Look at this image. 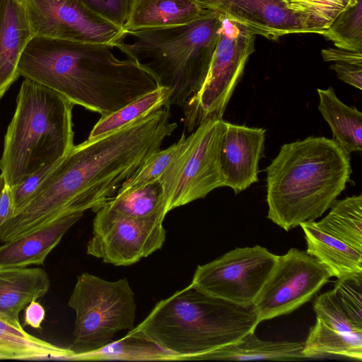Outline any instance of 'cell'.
<instances>
[{"instance_id": "obj_26", "label": "cell", "mask_w": 362, "mask_h": 362, "mask_svg": "<svg viewBox=\"0 0 362 362\" xmlns=\"http://www.w3.org/2000/svg\"><path fill=\"white\" fill-rule=\"evenodd\" d=\"M73 360L171 361L175 356L144 337L129 330L126 336L101 349L74 356Z\"/></svg>"}, {"instance_id": "obj_3", "label": "cell", "mask_w": 362, "mask_h": 362, "mask_svg": "<svg viewBox=\"0 0 362 362\" xmlns=\"http://www.w3.org/2000/svg\"><path fill=\"white\" fill-rule=\"evenodd\" d=\"M265 170L267 218L286 231L320 217L352 173L350 154L325 136L283 144Z\"/></svg>"}, {"instance_id": "obj_4", "label": "cell", "mask_w": 362, "mask_h": 362, "mask_svg": "<svg viewBox=\"0 0 362 362\" xmlns=\"http://www.w3.org/2000/svg\"><path fill=\"white\" fill-rule=\"evenodd\" d=\"M259 322L254 305L236 304L190 284L159 301L132 330L176 360H201L255 331Z\"/></svg>"}, {"instance_id": "obj_10", "label": "cell", "mask_w": 362, "mask_h": 362, "mask_svg": "<svg viewBox=\"0 0 362 362\" xmlns=\"http://www.w3.org/2000/svg\"><path fill=\"white\" fill-rule=\"evenodd\" d=\"M277 257L259 245L237 247L210 262L198 265L191 284L234 303L253 305Z\"/></svg>"}, {"instance_id": "obj_6", "label": "cell", "mask_w": 362, "mask_h": 362, "mask_svg": "<svg viewBox=\"0 0 362 362\" xmlns=\"http://www.w3.org/2000/svg\"><path fill=\"white\" fill-rule=\"evenodd\" d=\"M74 104L35 81L22 82L4 139L0 170L10 188L73 148Z\"/></svg>"}, {"instance_id": "obj_1", "label": "cell", "mask_w": 362, "mask_h": 362, "mask_svg": "<svg viewBox=\"0 0 362 362\" xmlns=\"http://www.w3.org/2000/svg\"><path fill=\"white\" fill-rule=\"evenodd\" d=\"M170 107L110 133L74 146L59 160L25 206L9 221L23 235L64 216L93 211L113 197L177 124Z\"/></svg>"}, {"instance_id": "obj_23", "label": "cell", "mask_w": 362, "mask_h": 362, "mask_svg": "<svg viewBox=\"0 0 362 362\" xmlns=\"http://www.w3.org/2000/svg\"><path fill=\"white\" fill-rule=\"evenodd\" d=\"M0 353L4 359L69 358L74 352L35 337L0 315Z\"/></svg>"}, {"instance_id": "obj_9", "label": "cell", "mask_w": 362, "mask_h": 362, "mask_svg": "<svg viewBox=\"0 0 362 362\" xmlns=\"http://www.w3.org/2000/svg\"><path fill=\"white\" fill-rule=\"evenodd\" d=\"M255 35L221 16L216 47L200 90L184 105L185 127L192 132L206 120L220 119L255 51Z\"/></svg>"}, {"instance_id": "obj_11", "label": "cell", "mask_w": 362, "mask_h": 362, "mask_svg": "<svg viewBox=\"0 0 362 362\" xmlns=\"http://www.w3.org/2000/svg\"><path fill=\"white\" fill-rule=\"evenodd\" d=\"M94 211L93 235L86 252L103 262L129 266L160 249L165 242L163 215L132 218L102 207Z\"/></svg>"}, {"instance_id": "obj_36", "label": "cell", "mask_w": 362, "mask_h": 362, "mask_svg": "<svg viewBox=\"0 0 362 362\" xmlns=\"http://www.w3.org/2000/svg\"><path fill=\"white\" fill-rule=\"evenodd\" d=\"M329 68L335 71L339 79L361 90L362 66L351 64L334 63L330 65Z\"/></svg>"}, {"instance_id": "obj_41", "label": "cell", "mask_w": 362, "mask_h": 362, "mask_svg": "<svg viewBox=\"0 0 362 362\" xmlns=\"http://www.w3.org/2000/svg\"><path fill=\"white\" fill-rule=\"evenodd\" d=\"M0 359H4V357H3V356L1 354V353H0Z\"/></svg>"}, {"instance_id": "obj_29", "label": "cell", "mask_w": 362, "mask_h": 362, "mask_svg": "<svg viewBox=\"0 0 362 362\" xmlns=\"http://www.w3.org/2000/svg\"><path fill=\"white\" fill-rule=\"evenodd\" d=\"M351 0H284L286 7L298 18L305 33L327 29Z\"/></svg>"}, {"instance_id": "obj_18", "label": "cell", "mask_w": 362, "mask_h": 362, "mask_svg": "<svg viewBox=\"0 0 362 362\" xmlns=\"http://www.w3.org/2000/svg\"><path fill=\"white\" fill-rule=\"evenodd\" d=\"M49 287L48 274L42 268H0V315L21 325L20 312L44 296Z\"/></svg>"}, {"instance_id": "obj_22", "label": "cell", "mask_w": 362, "mask_h": 362, "mask_svg": "<svg viewBox=\"0 0 362 362\" xmlns=\"http://www.w3.org/2000/svg\"><path fill=\"white\" fill-rule=\"evenodd\" d=\"M318 110L329 125L333 139L348 153L362 150V113L342 103L332 87L317 90Z\"/></svg>"}, {"instance_id": "obj_31", "label": "cell", "mask_w": 362, "mask_h": 362, "mask_svg": "<svg viewBox=\"0 0 362 362\" xmlns=\"http://www.w3.org/2000/svg\"><path fill=\"white\" fill-rule=\"evenodd\" d=\"M177 148V142L156 152L122 183L117 193H123L158 181L170 163Z\"/></svg>"}, {"instance_id": "obj_12", "label": "cell", "mask_w": 362, "mask_h": 362, "mask_svg": "<svg viewBox=\"0 0 362 362\" xmlns=\"http://www.w3.org/2000/svg\"><path fill=\"white\" fill-rule=\"evenodd\" d=\"M332 277L314 257L297 248L278 255L254 301L259 322L296 310L310 301Z\"/></svg>"}, {"instance_id": "obj_39", "label": "cell", "mask_w": 362, "mask_h": 362, "mask_svg": "<svg viewBox=\"0 0 362 362\" xmlns=\"http://www.w3.org/2000/svg\"><path fill=\"white\" fill-rule=\"evenodd\" d=\"M11 188L5 184L0 192V227L13 216Z\"/></svg>"}, {"instance_id": "obj_38", "label": "cell", "mask_w": 362, "mask_h": 362, "mask_svg": "<svg viewBox=\"0 0 362 362\" xmlns=\"http://www.w3.org/2000/svg\"><path fill=\"white\" fill-rule=\"evenodd\" d=\"M45 318V308L36 300L31 301L25 308L24 326L28 325L34 329H41V324Z\"/></svg>"}, {"instance_id": "obj_25", "label": "cell", "mask_w": 362, "mask_h": 362, "mask_svg": "<svg viewBox=\"0 0 362 362\" xmlns=\"http://www.w3.org/2000/svg\"><path fill=\"white\" fill-rule=\"evenodd\" d=\"M303 354L308 358L335 354L361 361L362 333L336 330L316 317L315 324L303 343Z\"/></svg>"}, {"instance_id": "obj_8", "label": "cell", "mask_w": 362, "mask_h": 362, "mask_svg": "<svg viewBox=\"0 0 362 362\" xmlns=\"http://www.w3.org/2000/svg\"><path fill=\"white\" fill-rule=\"evenodd\" d=\"M223 118L206 120L177 141L170 163L158 180L165 213L205 197L223 186L219 150Z\"/></svg>"}, {"instance_id": "obj_33", "label": "cell", "mask_w": 362, "mask_h": 362, "mask_svg": "<svg viewBox=\"0 0 362 362\" xmlns=\"http://www.w3.org/2000/svg\"><path fill=\"white\" fill-rule=\"evenodd\" d=\"M333 289L349 319L362 328V279H338Z\"/></svg>"}, {"instance_id": "obj_32", "label": "cell", "mask_w": 362, "mask_h": 362, "mask_svg": "<svg viewBox=\"0 0 362 362\" xmlns=\"http://www.w3.org/2000/svg\"><path fill=\"white\" fill-rule=\"evenodd\" d=\"M313 310L316 317L332 329L347 333H362V328L346 315L334 289L319 296L313 304Z\"/></svg>"}, {"instance_id": "obj_16", "label": "cell", "mask_w": 362, "mask_h": 362, "mask_svg": "<svg viewBox=\"0 0 362 362\" xmlns=\"http://www.w3.org/2000/svg\"><path fill=\"white\" fill-rule=\"evenodd\" d=\"M34 36L21 0H0V100L19 78L20 59Z\"/></svg>"}, {"instance_id": "obj_40", "label": "cell", "mask_w": 362, "mask_h": 362, "mask_svg": "<svg viewBox=\"0 0 362 362\" xmlns=\"http://www.w3.org/2000/svg\"><path fill=\"white\" fill-rule=\"evenodd\" d=\"M5 180L4 175L1 173L0 174V192L5 186Z\"/></svg>"}, {"instance_id": "obj_24", "label": "cell", "mask_w": 362, "mask_h": 362, "mask_svg": "<svg viewBox=\"0 0 362 362\" xmlns=\"http://www.w3.org/2000/svg\"><path fill=\"white\" fill-rule=\"evenodd\" d=\"M316 226L322 231L362 250V195L336 200Z\"/></svg>"}, {"instance_id": "obj_21", "label": "cell", "mask_w": 362, "mask_h": 362, "mask_svg": "<svg viewBox=\"0 0 362 362\" xmlns=\"http://www.w3.org/2000/svg\"><path fill=\"white\" fill-rule=\"evenodd\" d=\"M303 343L271 341L259 339L255 331L239 341L209 353L201 360L213 361H296L308 359L303 354Z\"/></svg>"}, {"instance_id": "obj_28", "label": "cell", "mask_w": 362, "mask_h": 362, "mask_svg": "<svg viewBox=\"0 0 362 362\" xmlns=\"http://www.w3.org/2000/svg\"><path fill=\"white\" fill-rule=\"evenodd\" d=\"M100 207L132 218L158 214L165 216L167 214L162 198V187L158 180L139 188L117 193Z\"/></svg>"}, {"instance_id": "obj_15", "label": "cell", "mask_w": 362, "mask_h": 362, "mask_svg": "<svg viewBox=\"0 0 362 362\" xmlns=\"http://www.w3.org/2000/svg\"><path fill=\"white\" fill-rule=\"evenodd\" d=\"M204 9L243 24L253 34L276 40L280 37L305 33L297 17L284 0H197Z\"/></svg>"}, {"instance_id": "obj_2", "label": "cell", "mask_w": 362, "mask_h": 362, "mask_svg": "<svg viewBox=\"0 0 362 362\" xmlns=\"http://www.w3.org/2000/svg\"><path fill=\"white\" fill-rule=\"evenodd\" d=\"M114 48L34 36L21 55L18 72L74 105L105 116L158 87L136 59L118 58Z\"/></svg>"}, {"instance_id": "obj_7", "label": "cell", "mask_w": 362, "mask_h": 362, "mask_svg": "<svg viewBox=\"0 0 362 362\" xmlns=\"http://www.w3.org/2000/svg\"><path fill=\"white\" fill-rule=\"evenodd\" d=\"M76 313L70 357L95 351L115 334L132 330L136 317L134 293L126 278L106 281L87 272L77 277L68 301Z\"/></svg>"}, {"instance_id": "obj_14", "label": "cell", "mask_w": 362, "mask_h": 362, "mask_svg": "<svg viewBox=\"0 0 362 362\" xmlns=\"http://www.w3.org/2000/svg\"><path fill=\"white\" fill-rule=\"evenodd\" d=\"M265 132L263 128L223 122L219 150L221 170L223 186L230 187L235 194L258 181Z\"/></svg>"}, {"instance_id": "obj_5", "label": "cell", "mask_w": 362, "mask_h": 362, "mask_svg": "<svg viewBox=\"0 0 362 362\" xmlns=\"http://www.w3.org/2000/svg\"><path fill=\"white\" fill-rule=\"evenodd\" d=\"M221 16L208 11L189 23L124 33L115 47L136 59L158 87L170 90L168 106L183 107L201 88L216 47Z\"/></svg>"}, {"instance_id": "obj_30", "label": "cell", "mask_w": 362, "mask_h": 362, "mask_svg": "<svg viewBox=\"0 0 362 362\" xmlns=\"http://www.w3.org/2000/svg\"><path fill=\"white\" fill-rule=\"evenodd\" d=\"M320 35L337 48L362 52V0H351Z\"/></svg>"}, {"instance_id": "obj_27", "label": "cell", "mask_w": 362, "mask_h": 362, "mask_svg": "<svg viewBox=\"0 0 362 362\" xmlns=\"http://www.w3.org/2000/svg\"><path fill=\"white\" fill-rule=\"evenodd\" d=\"M170 95L168 88L157 87L118 110L101 117L91 129L88 139L110 133L168 105Z\"/></svg>"}, {"instance_id": "obj_37", "label": "cell", "mask_w": 362, "mask_h": 362, "mask_svg": "<svg viewBox=\"0 0 362 362\" xmlns=\"http://www.w3.org/2000/svg\"><path fill=\"white\" fill-rule=\"evenodd\" d=\"M321 54L325 62L362 66V52L329 47L322 49Z\"/></svg>"}, {"instance_id": "obj_19", "label": "cell", "mask_w": 362, "mask_h": 362, "mask_svg": "<svg viewBox=\"0 0 362 362\" xmlns=\"http://www.w3.org/2000/svg\"><path fill=\"white\" fill-rule=\"evenodd\" d=\"M307 243L306 252L337 279H362V250L322 231L314 221L299 225Z\"/></svg>"}, {"instance_id": "obj_20", "label": "cell", "mask_w": 362, "mask_h": 362, "mask_svg": "<svg viewBox=\"0 0 362 362\" xmlns=\"http://www.w3.org/2000/svg\"><path fill=\"white\" fill-rule=\"evenodd\" d=\"M206 11L197 0H133L123 31L185 25Z\"/></svg>"}, {"instance_id": "obj_17", "label": "cell", "mask_w": 362, "mask_h": 362, "mask_svg": "<svg viewBox=\"0 0 362 362\" xmlns=\"http://www.w3.org/2000/svg\"><path fill=\"white\" fill-rule=\"evenodd\" d=\"M83 214L64 216L37 230L5 242L0 245V268L42 265L49 252Z\"/></svg>"}, {"instance_id": "obj_34", "label": "cell", "mask_w": 362, "mask_h": 362, "mask_svg": "<svg viewBox=\"0 0 362 362\" xmlns=\"http://www.w3.org/2000/svg\"><path fill=\"white\" fill-rule=\"evenodd\" d=\"M93 12L122 28L127 21L133 0H82Z\"/></svg>"}, {"instance_id": "obj_13", "label": "cell", "mask_w": 362, "mask_h": 362, "mask_svg": "<svg viewBox=\"0 0 362 362\" xmlns=\"http://www.w3.org/2000/svg\"><path fill=\"white\" fill-rule=\"evenodd\" d=\"M35 36L115 46L123 30L82 0H21Z\"/></svg>"}, {"instance_id": "obj_35", "label": "cell", "mask_w": 362, "mask_h": 362, "mask_svg": "<svg viewBox=\"0 0 362 362\" xmlns=\"http://www.w3.org/2000/svg\"><path fill=\"white\" fill-rule=\"evenodd\" d=\"M57 161L44 166L35 173L29 175L19 185L11 188L13 210V216L17 215L25 206L32 195L53 169Z\"/></svg>"}]
</instances>
